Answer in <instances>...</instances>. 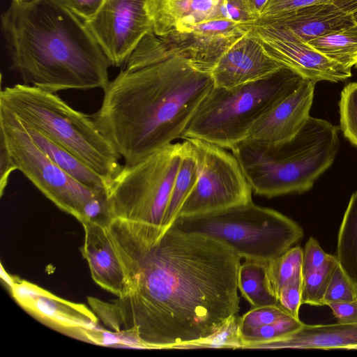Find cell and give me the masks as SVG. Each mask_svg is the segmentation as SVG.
Here are the masks:
<instances>
[{"label": "cell", "mask_w": 357, "mask_h": 357, "mask_svg": "<svg viewBox=\"0 0 357 357\" xmlns=\"http://www.w3.org/2000/svg\"><path fill=\"white\" fill-rule=\"evenodd\" d=\"M129 292L108 303L112 331L143 349H178L239 311L241 257L211 237L111 219L105 226Z\"/></svg>", "instance_id": "cell-1"}, {"label": "cell", "mask_w": 357, "mask_h": 357, "mask_svg": "<svg viewBox=\"0 0 357 357\" xmlns=\"http://www.w3.org/2000/svg\"><path fill=\"white\" fill-rule=\"evenodd\" d=\"M213 87L210 73L193 67L152 31L109 81L91 116L125 164L132 165L182 138Z\"/></svg>", "instance_id": "cell-2"}, {"label": "cell", "mask_w": 357, "mask_h": 357, "mask_svg": "<svg viewBox=\"0 0 357 357\" xmlns=\"http://www.w3.org/2000/svg\"><path fill=\"white\" fill-rule=\"evenodd\" d=\"M8 52L23 84L56 93L104 90L109 62L64 0L12 1L1 16Z\"/></svg>", "instance_id": "cell-3"}, {"label": "cell", "mask_w": 357, "mask_h": 357, "mask_svg": "<svg viewBox=\"0 0 357 357\" xmlns=\"http://www.w3.org/2000/svg\"><path fill=\"white\" fill-rule=\"evenodd\" d=\"M337 128L310 116L291 139L268 142L247 138L231 150L255 194L268 198L309 190L333 164Z\"/></svg>", "instance_id": "cell-4"}, {"label": "cell", "mask_w": 357, "mask_h": 357, "mask_svg": "<svg viewBox=\"0 0 357 357\" xmlns=\"http://www.w3.org/2000/svg\"><path fill=\"white\" fill-rule=\"evenodd\" d=\"M0 106L67 150L108 184L121 170V155L91 115L73 109L56 93L17 84L1 91Z\"/></svg>", "instance_id": "cell-5"}, {"label": "cell", "mask_w": 357, "mask_h": 357, "mask_svg": "<svg viewBox=\"0 0 357 357\" xmlns=\"http://www.w3.org/2000/svg\"><path fill=\"white\" fill-rule=\"evenodd\" d=\"M306 79L282 66L257 80L231 88L214 86L205 97L182 138L205 140L231 149L247 139L255 123Z\"/></svg>", "instance_id": "cell-6"}, {"label": "cell", "mask_w": 357, "mask_h": 357, "mask_svg": "<svg viewBox=\"0 0 357 357\" xmlns=\"http://www.w3.org/2000/svg\"><path fill=\"white\" fill-rule=\"evenodd\" d=\"M171 227L211 237L241 258L263 261L280 256L304 236L297 222L252 201L206 214L178 217Z\"/></svg>", "instance_id": "cell-7"}, {"label": "cell", "mask_w": 357, "mask_h": 357, "mask_svg": "<svg viewBox=\"0 0 357 357\" xmlns=\"http://www.w3.org/2000/svg\"><path fill=\"white\" fill-rule=\"evenodd\" d=\"M172 143L132 165H124L109 183L110 220L123 219L160 229L183 151Z\"/></svg>", "instance_id": "cell-8"}, {"label": "cell", "mask_w": 357, "mask_h": 357, "mask_svg": "<svg viewBox=\"0 0 357 357\" xmlns=\"http://www.w3.org/2000/svg\"><path fill=\"white\" fill-rule=\"evenodd\" d=\"M0 139L17 170L59 209L79 222L87 202L105 191L89 188L68 174L38 148L18 117L3 106H0Z\"/></svg>", "instance_id": "cell-9"}, {"label": "cell", "mask_w": 357, "mask_h": 357, "mask_svg": "<svg viewBox=\"0 0 357 357\" xmlns=\"http://www.w3.org/2000/svg\"><path fill=\"white\" fill-rule=\"evenodd\" d=\"M183 139L195 156L198 175L178 217L206 214L252 201V187L233 153L205 140Z\"/></svg>", "instance_id": "cell-10"}, {"label": "cell", "mask_w": 357, "mask_h": 357, "mask_svg": "<svg viewBox=\"0 0 357 357\" xmlns=\"http://www.w3.org/2000/svg\"><path fill=\"white\" fill-rule=\"evenodd\" d=\"M151 0H104L95 17L84 21L110 66L120 67L153 31Z\"/></svg>", "instance_id": "cell-11"}, {"label": "cell", "mask_w": 357, "mask_h": 357, "mask_svg": "<svg viewBox=\"0 0 357 357\" xmlns=\"http://www.w3.org/2000/svg\"><path fill=\"white\" fill-rule=\"evenodd\" d=\"M17 303L44 324L63 334L96 344H105L98 319L86 306L72 303L29 282L15 278L10 289Z\"/></svg>", "instance_id": "cell-12"}, {"label": "cell", "mask_w": 357, "mask_h": 357, "mask_svg": "<svg viewBox=\"0 0 357 357\" xmlns=\"http://www.w3.org/2000/svg\"><path fill=\"white\" fill-rule=\"evenodd\" d=\"M250 32L271 57L306 79L338 82L351 76V68L326 57L286 29L254 24Z\"/></svg>", "instance_id": "cell-13"}, {"label": "cell", "mask_w": 357, "mask_h": 357, "mask_svg": "<svg viewBox=\"0 0 357 357\" xmlns=\"http://www.w3.org/2000/svg\"><path fill=\"white\" fill-rule=\"evenodd\" d=\"M253 24L219 18L160 37L174 53L193 67L211 73L220 57L247 33Z\"/></svg>", "instance_id": "cell-14"}, {"label": "cell", "mask_w": 357, "mask_h": 357, "mask_svg": "<svg viewBox=\"0 0 357 357\" xmlns=\"http://www.w3.org/2000/svg\"><path fill=\"white\" fill-rule=\"evenodd\" d=\"M282 66L249 31L220 57L210 73L214 86L231 88L260 79Z\"/></svg>", "instance_id": "cell-15"}, {"label": "cell", "mask_w": 357, "mask_h": 357, "mask_svg": "<svg viewBox=\"0 0 357 357\" xmlns=\"http://www.w3.org/2000/svg\"><path fill=\"white\" fill-rule=\"evenodd\" d=\"M315 84L304 79L255 123L248 138L268 142H281L293 138L310 116Z\"/></svg>", "instance_id": "cell-16"}, {"label": "cell", "mask_w": 357, "mask_h": 357, "mask_svg": "<svg viewBox=\"0 0 357 357\" xmlns=\"http://www.w3.org/2000/svg\"><path fill=\"white\" fill-rule=\"evenodd\" d=\"M82 226L84 240L81 252L93 281L118 298L126 296L130 290L129 284L105 226L96 222Z\"/></svg>", "instance_id": "cell-17"}, {"label": "cell", "mask_w": 357, "mask_h": 357, "mask_svg": "<svg viewBox=\"0 0 357 357\" xmlns=\"http://www.w3.org/2000/svg\"><path fill=\"white\" fill-rule=\"evenodd\" d=\"M289 30L304 43L355 24L352 17L341 10L332 0L313 3L290 12L258 20Z\"/></svg>", "instance_id": "cell-18"}, {"label": "cell", "mask_w": 357, "mask_h": 357, "mask_svg": "<svg viewBox=\"0 0 357 357\" xmlns=\"http://www.w3.org/2000/svg\"><path fill=\"white\" fill-rule=\"evenodd\" d=\"M225 0H151L153 31L158 36L222 18ZM224 19V18H223Z\"/></svg>", "instance_id": "cell-19"}, {"label": "cell", "mask_w": 357, "mask_h": 357, "mask_svg": "<svg viewBox=\"0 0 357 357\" xmlns=\"http://www.w3.org/2000/svg\"><path fill=\"white\" fill-rule=\"evenodd\" d=\"M357 349V323L308 325L278 340L255 349Z\"/></svg>", "instance_id": "cell-20"}, {"label": "cell", "mask_w": 357, "mask_h": 357, "mask_svg": "<svg viewBox=\"0 0 357 357\" xmlns=\"http://www.w3.org/2000/svg\"><path fill=\"white\" fill-rule=\"evenodd\" d=\"M20 120L38 148L68 174L89 188L106 191L108 183L99 174L40 131Z\"/></svg>", "instance_id": "cell-21"}, {"label": "cell", "mask_w": 357, "mask_h": 357, "mask_svg": "<svg viewBox=\"0 0 357 357\" xmlns=\"http://www.w3.org/2000/svg\"><path fill=\"white\" fill-rule=\"evenodd\" d=\"M266 262L245 259L238 268V290L252 307L278 305L268 286Z\"/></svg>", "instance_id": "cell-22"}, {"label": "cell", "mask_w": 357, "mask_h": 357, "mask_svg": "<svg viewBox=\"0 0 357 357\" xmlns=\"http://www.w3.org/2000/svg\"><path fill=\"white\" fill-rule=\"evenodd\" d=\"M183 144L182 159L164 218L162 231L169 229L177 218L182 205L193 189L197 178L198 169L195 156L186 139H184Z\"/></svg>", "instance_id": "cell-23"}, {"label": "cell", "mask_w": 357, "mask_h": 357, "mask_svg": "<svg viewBox=\"0 0 357 357\" xmlns=\"http://www.w3.org/2000/svg\"><path fill=\"white\" fill-rule=\"evenodd\" d=\"M335 256L357 286V190L351 196L339 228Z\"/></svg>", "instance_id": "cell-24"}, {"label": "cell", "mask_w": 357, "mask_h": 357, "mask_svg": "<svg viewBox=\"0 0 357 357\" xmlns=\"http://www.w3.org/2000/svg\"><path fill=\"white\" fill-rule=\"evenodd\" d=\"M307 43L326 57L351 69L357 61V24Z\"/></svg>", "instance_id": "cell-25"}, {"label": "cell", "mask_w": 357, "mask_h": 357, "mask_svg": "<svg viewBox=\"0 0 357 357\" xmlns=\"http://www.w3.org/2000/svg\"><path fill=\"white\" fill-rule=\"evenodd\" d=\"M303 248L292 246L276 258L266 262V275L272 294L277 298L281 288L302 273ZM278 299V298H277Z\"/></svg>", "instance_id": "cell-26"}, {"label": "cell", "mask_w": 357, "mask_h": 357, "mask_svg": "<svg viewBox=\"0 0 357 357\" xmlns=\"http://www.w3.org/2000/svg\"><path fill=\"white\" fill-rule=\"evenodd\" d=\"M304 324L291 316L281 318L272 324L255 328L240 329L243 349L271 342L298 331Z\"/></svg>", "instance_id": "cell-27"}, {"label": "cell", "mask_w": 357, "mask_h": 357, "mask_svg": "<svg viewBox=\"0 0 357 357\" xmlns=\"http://www.w3.org/2000/svg\"><path fill=\"white\" fill-rule=\"evenodd\" d=\"M338 264L335 255L321 268L303 274L302 304L324 306L325 294L332 275Z\"/></svg>", "instance_id": "cell-28"}, {"label": "cell", "mask_w": 357, "mask_h": 357, "mask_svg": "<svg viewBox=\"0 0 357 357\" xmlns=\"http://www.w3.org/2000/svg\"><path fill=\"white\" fill-rule=\"evenodd\" d=\"M241 317L231 316L213 334L199 341L181 345L178 349L195 348H243L240 335Z\"/></svg>", "instance_id": "cell-29"}, {"label": "cell", "mask_w": 357, "mask_h": 357, "mask_svg": "<svg viewBox=\"0 0 357 357\" xmlns=\"http://www.w3.org/2000/svg\"><path fill=\"white\" fill-rule=\"evenodd\" d=\"M339 112L344 136L357 146V82H349L342 90Z\"/></svg>", "instance_id": "cell-30"}, {"label": "cell", "mask_w": 357, "mask_h": 357, "mask_svg": "<svg viewBox=\"0 0 357 357\" xmlns=\"http://www.w3.org/2000/svg\"><path fill=\"white\" fill-rule=\"evenodd\" d=\"M355 300H357V286L338 262L332 273L325 294L324 305Z\"/></svg>", "instance_id": "cell-31"}, {"label": "cell", "mask_w": 357, "mask_h": 357, "mask_svg": "<svg viewBox=\"0 0 357 357\" xmlns=\"http://www.w3.org/2000/svg\"><path fill=\"white\" fill-rule=\"evenodd\" d=\"M287 316L290 315L278 305L252 307L241 317L240 329L260 327Z\"/></svg>", "instance_id": "cell-32"}, {"label": "cell", "mask_w": 357, "mask_h": 357, "mask_svg": "<svg viewBox=\"0 0 357 357\" xmlns=\"http://www.w3.org/2000/svg\"><path fill=\"white\" fill-rule=\"evenodd\" d=\"M302 283L303 273H300L281 288L277 297L278 305L296 319H300L299 309L302 305Z\"/></svg>", "instance_id": "cell-33"}, {"label": "cell", "mask_w": 357, "mask_h": 357, "mask_svg": "<svg viewBox=\"0 0 357 357\" xmlns=\"http://www.w3.org/2000/svg\"><path fill=\"white\" fill-rule=\"evenodd\" d=\"M334 255L326 253L313 236H310L303 248L302 273L321 268Z\"/></svg>", "instance_id": "cell-34"}, {"label": "cell", "mask_w": 357, "mask_h": 357, "mask_svg": "<svg viewBox=\"0 0 357 357\" xmlns=\"http://www.w3.org/2000/svg\"><path fill=\"white\" fill-rule=\"evenodd\" d=\"M221 11L222 18L234 22L255 24L257 20L245 0H225Z\"/></svg>", "instance_id": "cell-35"}, {"label": "cell", "mask_w": 357, "mask_h": 357, "mask_svg": "<svg viewBox=\"0 0 357 357\" xmlns=\"http://www.w3.org/2000/svg\"><path fill=\"white\" fill-rule=\"evenodd\" d=\"M330 0H268L258 20L290 12L313 3Z\"/></svg>", "instance_id": "cell-36"}, {"label": "cell", "mask_w": 357, "mask_h": 357, "mask_svg": "<svg viewBox=\"0 0 357 357\" xmlns=\"http://www.w3.org/2000/svg\"><path fill=\"white\" fill-rule=\"evenodd\" d=\"M68 8L84 21L92 19L100 9L104 0H64Z\"/></svg>", "instance_id": "cell-37"}, {"label": "cell", "mask_w": 357, "mask_h": 357, "mask_svg": "<svg viewBox=\"0 0 357 357\" xmlns=\"http://www.w3.org/2000/svg\"><path fill=\"white\" fill-rule=\"evenodd\" d=\"M328 306L337 319V322L341 324L357 323V300L328 303Z\"/></svg>", "instance_id": "cell-38"}, {"label": "cell", "mask_w": 357, "mask_h": 357, "mask_svg": "<svg viewBox=\"0 0 357 357\" xmlns=\"http://www.w3.org/2000/svg\"><path fill=\"white\" fill-rule=\"evenodd\" d=\"M17 170L2 140L0 139V193L1 196L7 185L10 174Z\"/></svg>", "instance_id": "cell-39"}, {"label": "cell", "mask_w": 357, "mask_h": 357, "mask_svg": "<svg viewBox=\"0 0 357 357\" xmlns=\"http://www.w3.org/2000/svg\"><path fill=\"white\" fill-rule=\"evenodd\" d=\"M332 2L343 12L350 15L357 24V0H332Z\"/></svg>", "instance_id": "cell-40"}, {"label": "cell", "mask_w": 357, "mask_h": 357, "mask_svg": "<svg viewBox=\"0 0 357 357\" xmlns=\"http://www.w3.org/2000/svg\"><path fill=\"white\" fill-rule=\"evenodd\" d=\"M253 15L258 19L263 13L268 0H245Z\"/></svg>", "instance_id": "cell-41"}, {"label": "cell", "mask_w": 357, "mask_h": 357, "mask_svg": "<svg viewBox=\"0 0 357 357\" xmlns=\"http://www.w3.org/2000/svg\"><path fill=\"white\" fill-rule=\"evenodd\" d=\"M33 0H13V1H15L16 3H24V2H29Z\"/></svg>", "instance_id": "cell-42"}, {"label": "cell", "mask_w": 357, "mask_h": 357, "mask_svg": "<svg viewBox=\"0 0 357 357\" xmlns=\"http://www.w3.org/2000/svg\"><path fill=\"white\" fill-rule=\"evenodd\" d=\"M354 66H355L356 68L357 69V61H356V62L355 63Z\"/></svg>", "instance_id": "cell-43"}]
</instances>
